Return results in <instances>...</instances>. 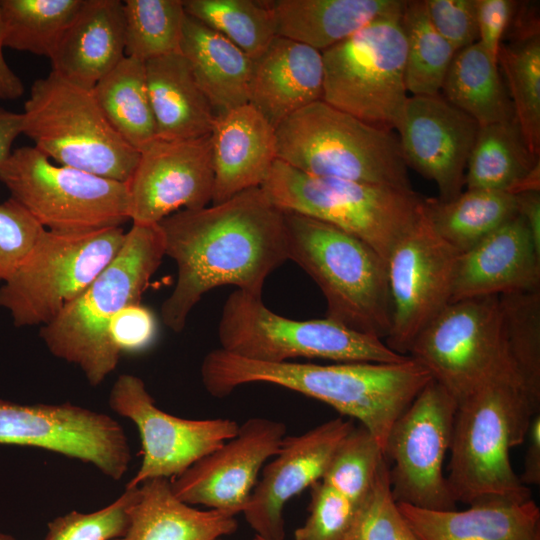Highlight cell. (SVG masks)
<instances>
[{"label":"cell","instance_id":"cell-1","mask_svg":"<svg viewBox=\"0 0 540 540\" xmlns=\"http://www.w3.org/2000/svg\"><path fill=\"white\" fill-rule=\"evenodd\" d=\"M158 226L165 256L177 265V281L162 303L161 318L176 333L205 293L233 285L262 297L267 277L288 260L284 211L262 187L218 204L177 211Z\"/></svg>","mask_w":540,"mask_h":540},{"label":"cell","instance_id":"cell-2","mask_svg":"<svg viewBox=\"0 0 540 540\" xmlns=\"http://www.w3.org/2000/svg\"><path fill=\"white\" fill-rule=\"evenodd\" d=\"M201 379L206 391L217 398L230 395L242 385L268 383L322 401L342 415L357 419L384 453L394 422L433 378L410 357L393 364L263 363L218 348L204 357Z\"/></svg>","mask_w":540,"mask_h":540},{"label":"cell","instance_id":"cell-3","mask_svg":"<svg viewBox=\"0 0 540 540\" xmlns=\"http://www.w3.org/2000/svg\"><path fill=\"white\" fill-rule=\"evenodd\" d=\"M539 413L521 381L494 379L458 403L446 477L456 502L522 503L530 489L514 472L509 451L521 445Z\"/></svg>","mask_w":540,"mask_h":540},{"label":"cell","instance_id":"cell-4","mask_svg":"<svg viewBox=\"0 0 540 540\" xmlns=\"http://www.w3.org/2000/svg\"><path fill=\"white\" fill-rule=\"evenodd\" d=\"M164 256L158 224L132 223L113 260L75 300L41 327L40 337L50 353L78 366L92 386L101 384L120 359L110 343V322L128 305L141 303Z\"/></svg>","mask_w":540,"mask_h":540},{"label":"cell","instance_id":"cell-5","mask_svg":"<svg viewBox=\"0 0 540 540\" xmlns=\"http://www.w3.org/2000/svg\"><path fill=\"white\" fill-rule=\"evenodd\" d=\"M287 255L318 285L326 317L386 339L392 321L386 261L369 245L321 220L284 211Z\"/></svg>","mask_w":540,"mask_h":540},{"label":"cell","instance_id":"cell-6","mask_svg":"<svg viewBox=\"0 0 540 540\" xmlns=\"http://www.w3.org/2000/svg\"><path fill=\"white\" fill-rule=\"evenodd\" d=\"M277 160L303 173L412 189L398 136L323 100L276 128Z\"/></svg>","mask_w":540,"mask_h":540},{"label":"cell","instance_id":"cell-7","mask_svg":"<svg viewBox=\"0 0 540 540\" xmlns=\"http://www.w3.org/2000/svg\"><path fill=\"white\" fill-rule=\"evenodd\" d=\"M261 187L282 211L329 223L385 261L422 215L423 198L413 189L309 175L280 160Z\"/></svg>","mask_w":540,"mask_h":540},{"label":"cell","instance_id":"cell-8","mask_svg":"<svg viewBox=\"0 0 540 540\" xmlns=\"http://www.w3.org/2000/svg\"><path fill=\"white\" fill-rule=\"evenodd\" d=\"M22 134L56 164L127 183L139 160L111 126L92 90L51 71L31 86Z\"/></svg>","mask_w":540,"mask_h":540},{"label":"cell","instance_id":"cell-9","mask_svg":"<svg viewBox=\"0 0 540 540\" xmlns=\"http://www.w3.org/2000/svg\"><path fill=\"white\" fill-rule=\"evenodd\" d=\"M218 339L223 351L263 363L320 358L340 363L393 364L409 359L390 349L384 340L327 317L301 321L278 315L263 303L262 297L238 289L223 305Z\"/></svg>","mask_w":540,"mask_h":540},{"label":"cell","instance_id":"cell-10","mask_svg":"<svg viewBox=\"0 0 540 540\" xmlns=\"http://www.w3.org/2000/svg\"><path fill=\"white\" fill-rule=\"evenodd\" d=\"M402 13L378 18L322 52V100L389 131L396 130L408 98Z\"/></svg>","mask_w":540,"mask_h":540},{"label":"cell","instance_id":"cell-11","mask_svg":"<svg viewBox=\"0 0 540 540\" xmlns=\"http://www.w3.org/2000/svg\"><path fill=\"white\" fill-rule=\"evenodd\" d=\"M0 182L46 230L83 233L129 220L127 183L53 163L34 146L12 150Z\"/></svg>","mask_w":540,"mask_h":540},{"label":"cell","instance_id":"cell-12","mask_svg":"<svg viewBox=\"0 0 540 540\" xmlns=\"http://www.w3.org/2000/svg\"><path fill=\"white\" fill-rule=\"evenodd\" d=\"M125 236L122 227L83 233L45 229L0 287V307L9 312L16 327L48 324L113 260Z\"/></svg>","mask_w":540,"mask_h":540},{"label":"cell","instance_id":"cell-13","mask_svg":"<svg viewBox=\"0 0 540 540\" xmlns=\"http://www.w3.org/2000/svg\"><path fill=\"white\" fill-rule=\"evenodd\" d=\"M408 356L457 403L494 379H519L505 350L498 296L450 302L420 332Z\"/></svg>","mask_w":540,"mask_h":540},{"label":"cell","instance_id":"cell-14","mask_svg":"<svg viewBox=\"0 0 540 540\" xmlns=\"http://www.w3.org/2000/svg\"><path fill=\"white\" fill-rule=\"evenodd\" d=\"M458 403L432 379L394 422L384 448L396 503L456 510L443 463L450 449Z\"/></svg>","mask_w":540,"mask_h":540},{"label":"cell","instance_id":"cell-15","mask_svg":"<svg viewBox=\"0 0 540 540\" xmlns=\"http://www.w3.org/2000/svg\"><path fill=\"white\" fill-rule=\"evenodd\" d=\"M0 444L35 447L90 463L119 480L131 453L110 416L71 403L23 405L0 400Z\"/></svg>","mask_w":540,"mask_h":540},{"label":"cell","instance_id":"cell-16","mask_svg":"<svg viewBox=\"0 0 540 540\" xmlns=\"http://www.w3.org/2000/svg\"><path fill=\"white\" fill-rule=\"evenodd\" d=\"M458 255L423 211L395 244L386 260L392 321L385 343L390 349L408 356L420 332L450 303Z\"/></svg>","mask_w":540,"mask_h":540},{"label":"cell","instance_id":"cell-17","mask_svg":"<svg viewBox=\"0 0 540 540\" xmlns=\"http://www.w3.org/2000/svg\"><path fill=\"white\" fill-rule=\"evenodd\" d=\"M110 408L137 426L142 462L126 487L154 478H174L233 438L239 424L227 418L185 419L159 409L143 380L122 374L109 395Z\"/></svg>","mask_w":540,"mask_h":540},{"label":"cell","instance_id":"cell-18","mask_svg":"<svg viewBox=\"0 0 540 540\" xmlns=\"http://www.w3.org/2000/svg\"><path fill=\"white\" fill-rule=\"evenodd\" d=\"M214 172L211 134L183 140L155 138L139 151L127 182L132 223L158 224L180 210L212 201Z\"/></svg>","mask_w":540,"mask_h":540},{"label":"cell","instance_id":"cell-19","mask_svg":"<svg viewBox=\"0 0 540 540\" xmlns=\"http://www.w3.org/2000/svg\"><path fill=\"white\" fill-rule=\"evenodd\" d=\"M282 422L253 417L237 434L172 478L174 495L188 505L237 515L250 501L259 472L279 451L286 436Z\"/></svg>","mask_w":540,"mask_h":540},{"label":"cell","instance_id":"cell-20","mask_svg":"<svg viewBox=\"0 0 540 540\" xmlns=\"http://www.w3.org/2000/svg\"><path fill=\"white\" fill-rule=\"evenodd\" d=\"M479 124L442 95L408 96L396 130L407 167L437 185L449 201L465 187L467 161Z\"/></svg>","mask_w":540,"mask_h":540},{"label":"cell","instance_id":"cell-21","mask_svg":"<svg viewBox=\"0 0 540 540\" xmlns=\"http://www.w3.org/2000/svg\"><path fill=\"white\" fill-rule=\"evenodd\" d=\"M355 425L341 417L297 436H285L279 451L263 467L247 508L242 513L256 535L284 540L286 503L321 480L341 440Z\"/></svg>","mask_w":540,"mask_h":540},{"label":"cell","instance_id":"cell-22","mask_svg":"<svg viewBox=\"0 0 540 540\" xmlns=\"http://www.w3.org/2000/svg\"><path fill=\"white\" fill-rule=\"evenodd\" d=\"M540 289V248L522 217L459 254L450 302Z\"/></svg>","mask_w":540,"mask_h":540},{"label":"cell","instance_id":"cell-23","mask_svg":"<svg viewBox=\"0 0 540 540\" xmlns=\"http://www.w3.org/2000/svg\"><path fill=\"white\" fill-rule=\"evenodd\" d=\"M211 140L212 204L261 187L277 160L275 128L249 103L218 114Z\"/></svg>","mask_w":540,"mask_h":540},{"label":"cell","instance_id":"cell-24","mask_svg":"<svg viewBox=\"0 0 540 540\" xmlns=\"http://www.w3.org/2000/svg\"><path fill=\"white\" fill-rule=\"evenodd\" d=\"M323 84L322 52L275 36L253 60L249 104L276 128L291 114L322 100Z\"/></svg>","mask_w":540,"mask_h":540},{"label":"cell","instance_id":"cell-25","mask_svg":"<svg viewBox=\"0 0 540 540\" xmlns=\"http://www.w3.org/2000/svg\"><path fill=\"white\" fill-rule=\"evenodd\" d=\"M124 57L123 1L85 0L50 61L54 73L92 90Z\"/></svg>","mask_w":540,"mask_h":540},{"label":"cell","instance_id":"cell-26","mask_svg":"<svg viewBox=\"0 0 540 540\" xmlns=\"http://www.w3.org/2000/svg\"><path fill=\"white\" fill-rule=\"evenodd\" d=\"M397 505L421 540H540V509L532 499L479 503L462 511Z\"/></svg>","mask_w":540,"mask_h":540},{"label":"cell","instance_id":"cell-27","mask_svg":"<svg viewBox=\"0 0 540 540\" xmlns=\"http://www.w3.org/2000/svg\"><path fill=\"white\" fill-rule=\"evenodd\" d=\"M276 36L320 52L347 39L374 20L403 12L402 0H271Z\"/></svg>","mask_w":540,"mask_h":540},{"label":"cell","instance_id":"cell-28","mask_svg":"<svg viewBox=\"0 0 540 540\" xmlns=\"http://www.w3.org/2000/svg\"><path fill=\"white\" fill-rule=\"evenodd\" d=\"M157 138L183 140L211 134L216 113L180 53L145 62Z\"/></svg>","mask_w":540,"mask_h":540},{"label":"cell","instance_id":"cell-29","mask_svg":"<svg viewBox=\"0 0 540 540\" xmlns=\"http://www.w3.org/2000/svg\"><path fill=\"white\" fill-rule=\"evenodd\" d=\"M126 533L113 540H217L236 532L235 516L193 508L173 493L168 478L141 483Z\"/></svg>","mask_w":540,"mask_h":540},{"label":"cell","instance_id":"cell-30","mask_svg":"<svg viewBox=\"0 0 540 540\" xmlns=\"http://www.w3.org/2000/svg\"><path fill=\"white\" fill-rule=\"evenodd\" d=\"M180 53L216 115L249 103L253 59L223 35L186 15Z\"/></svg>","mask_w":540,"mask_h":540},{"label":"cell","instance_id":"cell-31","mask_svg":"<svg viewBox=\"0 0 540 540\" xmlns=\"http://www.w3.org/2000/svg\"><path fill=\"white\" fill-rule=\"evenodd\" d=\"M465 189L514 195L540 190V158L531 154L515 117L479 126L467 161Z\"/></svg>","mask_w":540,"mask_h":540},{"label":"cell","instance_id":"cell-32","mask_svg":"<svg viewBox=\"0 0 540 540\" xmlns=\"http://www.w3.org/2000/svg\"><path fill=\"white\" fill-rule=\"evenodd\" d=\"M422 211L434 232L462 254L514 218L518 207L509 192L465 189L449 201L423 199Z\"/></svg>","mask_w":540,"mask_h":540},{"label":"cell","instance_id":"cell-33","mask_svg":"<svg viewBox=\"0 0 540 540\" xmlns=\"http://www.w3.org/2000/svg\"><path fill=\"white\" fill-rule=\"evenodd\" d=\"M441 91L479 126L515 117L498 62L478 41L455 53Z\"/></svg>","mask_w":540,"mask_h":540},{"label":"cell","instance_id":"cell-34","mask_svg":"<svg viewBox=\"0 0 540 540\" xmlns=\"http://www.w3.org/2000/svg\"><path fill=\"white\" fill-rule=\"evenodd\" d=\"M92 92L108 122L130 146L140 151L157 138L145 62L125 56Z\"/></svg>","mask_w":540,"mask_h":540},{"label":"cell","instance_id":"cell-35","mask_svg":"<svg viewBox=\"0 0 540 540\" xmlns=\"http://www.w3.org/2000/svg\"><path fill=\"white\" fill-rule=\"evenodd\" d=\"M84 1L0 0L4 47L50 59Z\"/></svg>","mask_w":540,"mask_h":540},{"label":"cell","instance_id":"cell-36","mask_svg":"<svg viewBox=\"0 0 540 540\" xmlns=\"http://www.w3.org/2000/svg\"><path fill=\"white\" fill-rule=\"evenodd\" d=\"M498 298L507 356L531 402L540 410V289Z\"/></svg>","mask_w":540,"mask_h":540},{"label":"cell","instance_id":"cell-37","mask_svg":"<svg viewBox=\"0 0 540 540\" xmlns=\"http://www.w3.org/2000/svg\"><path fill=\"white\" fill-rule=\"evenodd\" d=\"M498 65L525 143L540 158V34L503 41Z\"/></svg>","mask_w":540,"mask_h":540},{"label":"cell","instance_id":"cell-38","mask_svg":"<svg viewBox=\"0 0 540 540\" xmlns=\"http://www.w3.org/2000/svg\"><path fill=\"white\" fill-rule=\"evenodd\" d=\"M402 26L406 39L407 92L413 96L440 94L456 51L432 25L424 1H406Z\"/></svg>","mask_w":540,"mask_h":540},{"label":"cell","instance_id":"cell-39","mask_svg":"<svg viewBox=\"0 0 540 540\" xmlns=\"http://www.w3.org/2000/svg\"><path fill=\"white\" fill-rule=\"evenodd\" d=\"M183 5L188 16L223 35L253 60L276 36L266 1L183 0Z\"/></svg>","mask_w":540,"mask_h":540},{"label":"cell","instance_id":"cell-40","mask_svg":"<svg viewBox=\"0 0 540 540\" xmlns=\"http://www.w3.org/2000/svg\"><path fill=\"white\" fill-rule=\"evenodd\" d=\"M125 56L143 62L180 52L183 0H125Z\"/></svg>","mask_w":540,"mask_h":540},{"label":"cell","instance_id":"cell-41","mask_svg":"<svg viewBox=\"0 0 540 540\" xmlns=\"http://www.w3.org/2000/svg\"><path fill=\"white\" fill-rule=\"evenodd\" d=\"M384 462L382 447L360 424L338 444L321 481L359 505L372 489Z\"/></svg>","mask_w":540,"mask_h":540},{"label":"cell","instance_id":"cell-42","mask_svg":"<svg viewBox=\"0 0 540 540\" xmlns=\"http://www.w3.org/2000/svg\"><path fill=\"white\" fill-rule=\"evenodd\" d=\"M344 540H421L392 497L386 459L372 489L358 505Z\"/></svg>","mask_w":540,"mask_h":540},{"label":"cell","instance_id":"cell-43","mask_svg":"<svg viewBox=\"0 0 540 540\" xmlns=\"http://www.w3.org/2000/svg\"><path fill=\"white\" fill-rule=\"evenodd\" d=\"M139 487H126L113 503L92 513L72 511L48 524L44 540H113L122 537L129 526L130 509L138 498Z\"/></svg>","mask_w":540,"mask_h":540},{"label":"cell","instance_id":"cell-44","mask_svg":"<svg viewBox=\"0 0 540 540\" xmlns=\"http://www.w3.org/2000/svg\"><path fill=\"white\" fill-rule=\"evenodd\" d=\"M309 515L295 540H344L358 505L321 480L310 486Z\"/></svg>","mask_w":540,"mask_h":540},{"label":"cell","instance_id":"cell-45","mask_svg":"<svg viewBox=\"0 0 540 540\" xmlns=\"http://www.w3.org/2000/svg\"><path fill=\"white\" fill-rule=\"evenodd\" d=\"M44 230L13 198L0 203V284L24 262Z\"/></svg>","mask_w":540,"mask_h":540},{"label":"cell","instance_id":"cell-46","mask_svg":"<svg viewBox=\"0 0 540 540\" xmlns=\"http://www.w3.org/2000/svg\"><path fill=\"white\" fill-rule=\"evenodd\" d=\"M436 31L457 52L478 41L475 0H424Z\"/></svg>","mask_w":540,"mask_h":540},{"label":"cell","instance_id":"cell-47","mask_svg":"<svg viewBox=\"0 0 540 540\" xmlns=\"http://www.w3.org/2000/svg\"><path fill=\"white\" fill-rule=\"evenodd\" d=\"M156 333L155 316L141 303L128 305L119 311L109 325L110 343L120 357L123 353L146 349L154 341Z\"/></svg>","mask_w":540,"mask_h":540},{"label":"cell","instance_id":"cell-48","mask_svg":"<svg viewBox=\"0 0 540 540\" xmlns=\"http://www.w3.org/2000/svg\"><path fill=\"white\" fill-rule=\"evenodd\" d=\"M518 1L475 0L478 42L498 62V53Z\"/></svg>","mask_w":540,"mask_h":540},{"label":"cell","instance_id":"cell-49","mask_svg":"<svg viewBox=\"0 0 540 540\" xmlns=\"http://www.w3.org/2000/svg\"><path fill=\"white\" fill-rule=\"evenodd\" d=\"M526 439L524 470L519 477L524 485L540 484V413L535 414L530 422Z\"/></svg>","mask_w":540,"mask_h":540},{"label":"cell","instance_id":"cell-50","mask_svg":"<svg viewBox=\"0 0 540 540\" xmlns=\"http://www.w3.org/2000/svg\"><path fill=\"white\" fill-rule=\"evenodd\" d=\"M518 214L524 220L532 238L540 248V191L516 194Z\"/></svg>","mask_w":540,"mask_h":540},{"label":"cell","instance_id":"cell-51","mask_svg":"<svg viewBox=\"0 0 540 540\" xmlns=\"http://www.w3.org/2000/svg\"><path fill=\"white\" fill-rule=\"evenodd\" d=\"M22 134V115L0 107V165L12 152L15 139Z\"/></svg>","mask_w":540,"mask_h":540},{"label":"cell","instance_id":"cell-52","mask_svg":"<svg viewBox=\"0 0 540 540\" xmlns=\"http://www.w3.org/2000/svg\"><path fill=\"white\" fill-rule=\"evenodd\" d=\"M3 33L0 11V99L16 100L24 93V85L20 77L10 68L3 53Z\"/></svg>","mask_w":540,"mask_h":540},{"label":"cell","instance_id":"cell-53","mask_svg":"<svg viewBox=\"0 0 540 540\" xmlns=\"http://www.w3.org/2000/svg\"><path fill=\"white\" fill-rule=\"evenodd\" d=\"M0 540H15L12 536L0 533Z\"/></svg>","mask_w":540,"mask_h":540},{"label":"cell","instance_id":"cell-54","mask_svg":"<svg viewBox=\"0 0 540 540\" xmlns=\"http://www.w3.org/2000/svg\"><path fill=\"white\" fill-rule=\"evenodd\" d=\"M254 540H265V539H263V538H261V537L255 535Z\"/></svg>","mask_w":540,"mask_h":540}]
</instances>
